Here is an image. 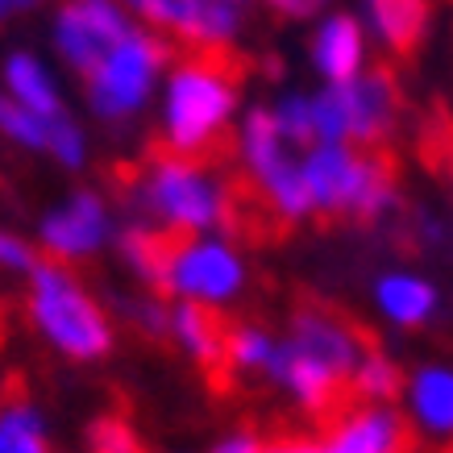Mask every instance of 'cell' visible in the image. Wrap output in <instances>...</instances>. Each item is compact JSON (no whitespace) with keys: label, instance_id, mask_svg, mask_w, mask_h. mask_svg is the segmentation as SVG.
Listing matches in <instances>:
<instances>
[{"label":"cell","instance_id":"1","mask_svg":"<svg viewBox=\"0 0 453 453\" xmlns=\"http://www.w3.org/2000/svg\"><path fill=\"white\" fill-rule=\"evenodd\" d=\"M242 80H246V63L229 42L196 46L171 80V112H166L171 146L212 163V138L220 134V121L234 109Z\"/></svg>","mask_w":453,"mask_h":453},{"label":"cell","instance_id":"2","mask_svg":"<svg viewBox=\"0 0 453 453\" xmlns=\"http://www.w3.org/2000/svg\"><path fill=\"white\" fill-rule=\"evenodd\" d=\"M208 158L183 154L175 146H150V175L134 183L138 204L150 217L166 220V229H204L220 220V192L204 175Z\"/></svg>","mask_w":453,"mask_h":453},{"label":"cell","instance_id":"3","mask_svg":"<svg viewBox=\"0 0 453 453\" xmlns=\"http://www.w3.org/2000/svg\"><path fill=\"white\" fill-rule=\"evenodd\" d=\"M34 320L38 329L67 349L71 357H100L109 349V320L96 303L80 291V283L55 266V262H42L34 271V296H29Z\"/></svg>","mask_w":453,"mask_h":453},{"label":"cell","instance_id":"4","mask_svg":"<svg viewBox=\"0 0 453 453\" xmlns=\"http://www.w3.org/2000/svg\"><path fill=\"white\" fill-rule=\"evenodd\" d=\"M291 345L308 354L312 362L320 366H329L333 374H357V349L362 354H379V345H374L371 329H362L357 320L342 312V308H333L325 300H303L291 316Z\"/></svg>","mask_w":453,"mask_h":453},{"label":"cell","instance_id":"5","mask_svg":"<svg viewBox=\"0 0 453 453\" xmlns=\"http://www.w3.org/2000/svg\"><path fill=\"white\" fill-rule=\"evenodd\" d=\"M129 34L134 29L112 9V0H67L58 13V50L83 80H92Z\"/></svg>","mask_w":453,"mask_h":453},{"label":"cell","instance_id":"6","mask_svg":"<svg viewBox=\"0 0 453 453\" xmlns=\"http://www.w3.org/2000/svg\"><path fill=\"white\" fill-rule=\"evenodd\" d=\"M158 58H163V46L134 29L109 55V63L88 80V88H92V109H96L100 117H109V121L129 117V112L146 100V88H150V75H154V67H158Z\"/></svg>","mask_w":453,"mask_h":453},{"label":"cell","instance_id":"7","mask_svg":"<svg viewBox=\"0 0 453 453\" xmlns=\"http://www.w3.org/2000/svg\"><path fill=\"white\" fill-rule=\"evenodd\" d=\"M234 320H225L220 312L204 308V303H179L175 312V333L183 345L192 349V357L204 366L208 383L225 391L229 387V371H234Z\"/></svg>","mask_w":453,"mask_h":453},{"label":"cell","instance_id":"8","mask_svg":"<svg viewBox=\"0 0 453 453\" xmlns=\"http://www.w3.org/2000/svg\"><path fill=\"white\" fill-rule=\"evenodd\" d=\"M303 175L312 183L316 208L325 212L329 220L337 217H354V204L362 188H366V150L349 154L342 146H320V150L303 163Z\"/></svg>","mask_w":453,"mask_h":453},{"label":"cell","instance_id":"9","mask_svg":"<svg viewBox=\"0 0 453 453\" xmlns=\"http://www.w3.org/2000/svg\"><path fill=\"white\" fill-rule=\"evenodd\" d=\"M104 208L92 192H80L67 208H58L42 220V242L50 246L55 258H75V254H92L104 242Z\"/></svg>","mask_w":453,"mask_h":453},{"label":"cell","instance_id":"10","mask_svg":"<svg viewBox=\"0 0 453 453\" xmlns=\"http://www.w3.org/2000/svg\"><path fill=\"white\" fill-rule=\"evenodd\" d=\"M345 96H349V134L362 146H379L395 125V109H399V92L387 71H374L366 80H349L342 83Z\"/></svg>","mask_w":453,"mask_h":453},{"label":"cell","instance_id":"11","mask_svg":"<svg viewBox=\"0 0 453 453\" xmlns=\"http://www.w3.org/2000/svg\"><path fill=\"white\" fill-rule=\"evenodd\" d=\"M237 283H242V271L234 254L220 246H192L175 262V275H171V291H183L196 300H220L237 291Z\"/></svg>","mask_w":453,"mask_h":453},{"label":"cell","instance_id":"12","mask_svg":"<svg viewBox=\"0 0 453 453\" xmlns=\"http://www.w3.org/2000/svg\"><path fill=\"white\" fill-rule=\"evenodd\" d=\"M366 9H371V21L391 55L408 58L425 42L428 0H366Z\"/></svg>","mask_w":453,"mask_h":453},{"label":"cell","instance_id":"13","mask_svg":"<svg viewBox=\"0 0 453 453\" xmlns=\"http://www.w3.org/2000/svg\"><path fill=\"white\" fill-rule=\"evenodd\" d=\"M412 449V433L403 428L399 416H357L345 428H337L329 453H408Z\"/></svg>","mask_w":453,"mask_h":453},{"label":"cell","instance_id":"14","mask_svg":"<svg viewBox=\"0 0 453 453\" xmlns=\"http://www.w3.org/2000/svg\"><path fill=\"white\" fill-rule=\"evenodd\" d=\"M175 29L196 46L229 42L237 29V0H175Z\"/></svg>","mask_w":453,"mask_h":453},{"label":"cell","instance_id":"15","mask_svg":"<svg viewBox=\"0 0 453 453\" xmlns=\"http://www.w3.org/2000/svg\"><path fill=\"white\" fill-rule=\"evenodd\" d=\"M357 58H362V34L349 17H333L329 26L320 29L316 38V63L320 71L337 83H349L357 71Z\"/></svg>","mask_w":453,"mask_h":453},{"label":"cell","instance_id":"16","mask_svg":"<svg viewBox=\"0 0 453 453\" xmlns=\"http://www.w3.org/2000/svg\"><path fill=\"white\" fill-rule=\"evenodd\" d=\"M416 416L420 425L433 433H449L453 428V374L449 371H420L412 387Z\"/></svg>","mask_w":453,"mask_h":453},{"label":"cell","instance_id":"17","mask_svg":"<svg viewBox=\"0 0 453 453\" xmlns=\"http://www.w3.org/2000/svg\"><path fill=\"white\" fill-rule=\"evenodd\" d=\"M379 300H383V308L391 316H395L399 325H416V320H425L428 308H433V288L428 283H420V279H383L379 283Z\"/></svg>","mask_w":453,"mask_h":453},{"label":"cell","instance_id":"18","mask_svg":"<svg viewBox=\"0 0 453 453\" xmlns=\"http://www.w3.org/2000/svg\"><path fill=\"white\" fill-rule=\"evenodd\" d=\"M9 88L13 96H21V104L42 117H58V100H55V88L46 83V75L38 71V63L29 55H13L9 58Z\"/></svg>","mask_w":453,"mask_h":453},{"label":"cell","instance_id":"19","mask_svg":"<svg viewBox=\"0 0 453 453\" xmlns=\"http://www.w3.org/2000/svg\"><path fill=\"white\" fill-rule=\"evenodd\" d=\"M312 117H316V138L325 146H337L349 134V96H345L342 83L333 92H325L320 100H312Z\"/></svg>","mask_w":453,"mask_h":453},{"label":"cell","instance_id":"20","mask_svg":"<svg viewBox=\"0 0 453 453\" xmlns=\"http://www.w3.org/2000/svg\"><path fill=\"white\" fill-rule=\"evenodd\" d=\"M0 453H46L38 433V416L26 403H9L4 416V433H0Z\"/></svg>","mask_w":453,"mask_h":453},{"label":"cell","instance_id":"21","mask_svg":"<svg viewBox=\"0 0 453 453\" xmlns=\"http://www.w3.org/2000/svg\"><path fill=\"white\" fill-rule=\"evenodd\" d=\"M4 129L13 134L17 142L26 146H38V150H50V129H55V117H42V112L26 109V104H4Z\"/></svg>","mask_w":453,"mask_h":453},{"label":"cell","instance_id":"22","mask_svg":"<svg viewBox=\"0 0 453 453\" xmlns=\"http://www.w3.org/2000/svg\"><path fill=\"white\" fill-rule=\"evenodd\" d=\"M357 391L366 399H395L399 387H403V379H399V371L387 362L383 354H366L362 357V366H357Z\"/></svg>","mask_w":453,"mask_h":453},{"label":"cell","instance_id":"23","mask_svg":"<svg viewBox=\"0 0 453 453\" xmlns=\"http://www.w3.org/2000/svg\"><path fill=\"white\" fill-rule=\"evenodd\" d=\"M88 441H92V453H146L138 433L125 425V420H117V416H100Z\"/></svg>","mask_w":453,"mask_h":453},{"label":"cell","instance_id":"24","mask_svg":"<svg viewBox=\"0 0 453 453\" xmlns=\"http://www.w3.org/2000/svg\"><path fill=\"white\" fill-rule=\"evenodd\" d=\"M275 345L262 329H234V362L237 366H271Z\"/></svg>","mask_w":453,"mask_h":453},{"label":"cell","instance_id":"25","mask_svg":"<svg viewBox=\"0 0 453 453\" xmlns=\"http://www.w3.org/2000/svg\"><path fill=\"white\" fill-rule=\"evenodd\" d=\"M275 117H279L283 138H291V142H312L316 138V117H312V104H308V100H288Z\"/></svg>","mask_w":453,"mask_h":453},{"label":"cell","instance_id":"26","mask_svg":"<svg viewBox=\"0 0 453 453\" xmlns=\"http://www.w3.org/2000/svg\"><path fill=\"white\" fill-rule=\"evenodd\" d=\"M50 150L63 158L67 166H80V154H83V146H80V129L58 112L55 117V129H50Z\"/></svg>","mask_w":453,"mask_h":453},{"label":"cell","instance_id":"27","mask_svg":"<svg viewBox=\"0 0 453 453\" xmlns=\"http://www.w3.org/2000/svg\"><path fill=\"white\" fill-rule=\"evenodd\" d=\"M275 13H283V17H312L325 0H266Z\"/></svg>","mask_w":453,"mask_h":453},{"label":"cell","instance_id":"28","mask_svg":"<svg viewBox=\"0 0 453 453\" xmlns=\"http://www.w3.org/2000/svg\"><path fill=\"white\" fill-rule=\"evenodd\" d=\"M0 250H4V262H9V266H29V271H38V266H42V262L34 258L21 242H13V237H4V246H0Z\"/></svg>","mask_w":453,"mask_h":453},{"label":"cell","instance_id":"29","mask_svg":"<svg viewBox=\"0 0 453 453\" xmlns=\"http://www.w3.org/2000/svg\"><path fill=\"white\" fill-rule=\"evenodd\" d=\"M217 453H262V449H258V441L254 437H234V441H225Z\"/></svg>","mask_w":453,"mask_h":453},{"label":"cell","instance_id":"30","mask_svg":"<svg viewBox=\"0 0 453 453\" xmlns=\"http://www.w3.org/2000/svg\"><path fill=\"white\" fill-rule=\"evenodd\" d=\"M38 0H4V13H21V9H34Z\"/></svg>","mask_w":453,"mask_h":453}]
</instances>
